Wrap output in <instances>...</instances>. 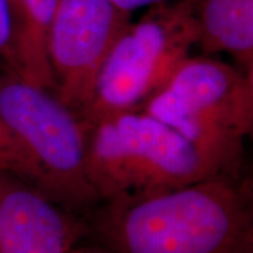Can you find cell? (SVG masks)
I'll use <instances>...</instances> for the list:
<instances>
[{
	"instance_id": "6da1fadb",
	"label": "cell",
	"mask_w": 253,
	"mask_h": 253,
	"mask_svg": "<svg viewBox=\"0 0 253 253\" xmlns=\"http://www.w3.org/2000/svg\"><path fill=\"white\" fill-rule=\"evenodd\" d=\"M104 203L89 234L113 253H253L251 191L235 176Z\"/></svg>"
},
{
	"instance_id": "7a4b0ae2",
	"label": "cell",
	"mask_w": 253,
	"mask_h": 253,
	"mask_svg": "<svg viewBox=\"0 0 253 253\" xmlns=\"http://www.w3.org/2000/svg\"><path fill=\"white\" fill-rule=\"evenodd\" d=\"M86 126V172L100 201L179 189L222 173L173 128L144 110Z\"/></svg>"
},
{
	"instance_id": "3957f363",
	"label": "cell",
	"mask_w": 253,
	"mask_h": 253,
	"mask_svg": "<svg viewBox=\"0 0 253 253\" xmlns=\"http://www.w3.org/2000/svg\"><path fill=\"white\" fill-rule=\"evenodd\" d=\"M144 111L184 136L222 174L235 176L253 129V75L190 55Z\"/></svg>"
},
{
	"instance_id": "277c9868",
	"label": "cell",
	"mask_w": 253,
	"mask_h": 253,
	"mask_svg": "<svg viewBox=\"0 0 253 253\" xmlns=\"http://www.w3.org/2000/svg\"><path fill=\"white\" fill-rule=\"evenodd\" d=\"M0 120L42 179V191L73 212L100 203L86 172V126L54 91L0 63Z\"/></svg>"
},
{
	"instance_id": "5b68a950",
	"label": "cell",
	"mask_w": 253,
	"mask_h": 253,
	"mask_svg": "<svg viewBox=\"0 0 253 253\" xmlns=\"http://www.w3.org/2000/svg\"><path fill=\"white\" fill-rule=\"evenodd\" d=\"M197 44L189 0L155 4L129 23L100 68L82 113L84 126L110 114L144 110Z\"/></svg>"
},
{
	"instance_id": "8992f818",
	"label": "cell",
	"mask_w": 253,
	"mask_h": 253,
	"mask_svg": "<svg viewBox=\"0 0 253 253\" xmlns=\"http://www.w3.org/2000/svg\"><path fill=\"white\" fill-rule=\"evenodd\" d=\"M131 14L111 0H58L46 37L54 93L81 118L114 42Z\"/></svg>"
},
{
	"instance_id": "52a82bcc",
	"label": "cell",
	"mask_w": 253,
	"mask_h": 253,
	"mask_svg": "<svg viewBox=\"0 0 253 253\" xmlns=\"http://www.w3.org/2000/svg\"><path fill=\"white\" fill-rule=\"evenodd\" d=\"M89 224L40 189L0 170V253H71Z\"/></svg>"
},
{
	"instance_id": "ba28073f",
	"label": "cell",
	"mask_w": 253,
	"mask_h": 253,
	"mask_svg": "<svg viewBox=\"0 0 253 253\" xmlns=\"http://www.w3.org/2000/svg\"><path fill=\"white\" fill-rule=\"evenodd\" d=\"M197 44L207 55L225 52L253 75V0H189Z\"/></svg>"
},
{
	"instance_id": "9c48e42d",
	"label": "cell",
	"mask_w": 253,
	"mask_h": 253,
	"mask_svg": "<svg viewBox=\"0 0 253 253\" xmlns=\"http://www.w3.org/2000/svg\"><path fill=\"white\" fill-rule=\"evenodd\" d=\"M58 0H9L14 33L16 71L23 79L54 91L46 37Z\"/></svg>"
},
{
	"instance_id": "30bf717a",
	"label": "cell",
	"mask_w": 253,
	"mask_h": 253,
	"mask_svg": "<svg viewBox=\"0 0 253 253\" xmlns=\"http://www.w3.org/2000/svg\"><path fill=\"white\" fill-rule=\"evenodd\" d=\"M0 170L11 173L42 191V179L33 161L0 120ZM44 193V191H42ZM45 194V193H44Z\"/></svg>"
},
{
	"instance_id": "8fae6325",
	"label": "cell",
	"mask_w": 253,
	"mask_h": 253,
	"mask_svg": "<svg viewBox=\"0 0 253 253\" xmlns=\"http://www.w3.org/2000/svg\"><path fill=\"white\" fill-rule=\"evenodd\" d=\"M0 63L16 71L14 33L9 0H0Z\"/></svg>"
},
{
	"instance_id": "7c38bea8",
	"label": "cell",
	"mask_w": 253,
	"mask_h": 253,
	"mask_svg": "<svg viewBox=\"0 0 253 253\" xmlns=\"http://www.w3.org/2000/svg\"><path fill=\"white\" fill-rule=\"evenodd\" d=\"M117 7L124 10L126 13H132L134 10L142 9V7H152L155 4H159L168 0H111Z\"/></svg>"
},
{
	"instance_id": "4fadbf2b",
	"label": "cell",
	"mask_w": 253,
	"mask_h": 253,
	"mask_svg": "<svg viewBox=\"0 0 253 253\" xmlns=\"http://www.w3.org/2000/svg\"><path fill=\"white\" fill-rule=\"evenodd\" d=\"M71 253H113L104 246H75Z\"/></svg>"
}]
</instances>
